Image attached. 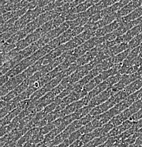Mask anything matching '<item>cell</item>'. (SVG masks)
<instances>
[{
  "label": "cell",
  "mask_w": 142,
  "mask_h": 147,
  "mask_svg": "<svg viewBox=\"0 0 142 147\" xmlns=\"http://www.w3.org/2000/svg\"><path fill=\"white\" fill-rule=\"evenodd\" d=\"M37 5H38L37 1H30V2H29L28 6H27V8L32 9L35 8V7H36V6Z\"/></svg>",
  "instance_id": "obj_5"
},
{
  "label": "cell",
  "mask_w": 142,
  "mask_h": 147,
  "mask_svg": "<svg viewBox=\"0 0 142 147\" xmlns=\"http://www.w3.org/2000/svg\"><path fill=\"white\" fill-rule=\"evenodd\" d=\"M61 81H62V79L57 76L56 79H54L53 80H52L51 82H48L47 84L44 85L42 88H40V89L38 90L37 91L35 92V93L32 95L31 97H30V100H38V99H39L40 97L42 98L47 92H49L52 88H55V87L57 86V84H59V82H61Z\"/></svg>",
  "instance_id": "obj_1"
},
{
  "label": "cell",
  "mask_w": 142,
  "mask_h": 147,
  "mask_svg": "<svg viewBox=\"0 0 142 147\" xmlns=\"http://www.w3.org/2000/svg\"><path fill=\"white\" fill-rule=\"evenodd\" d=\"M141 119H142V108L138 112H137L135 114L133 115L132 116H131L129 119L132 122H138Z\"/></svg>",
  "instance_id": "obj_3"
},
{
  "label": "cell",
  "mask_w": 142,
  "mask_h": 147,
  "mask_svg": "<svg viewBox=\"0 0 142 147\" xmlns=\"http://www.w3.org/2000/svg\"><path fill=\"white\" fill-rule=\"evenodd\" d=\"M120 22H121V19H120H120L117 18V20H115V21H114V22H112V24H109L108 26H105L103 28L98 29V30L96 32V37L100 38V37L106 35L107 33H111V32H112L114 30H115V29L117 30V29L120 26V25H121L120 24H122V23Z\"/></svg>",
  "instance_id": "obj_2"
},
{
  "label": "cell",
  "mask_w": 142,
  "mask_h": 147,
  "mask_svg": "<svg viewBox=\"0 0 142 147\" xmlns=\"http://www.w3.org/2000/svg\"><path fill=\"white\" fill-rule=\"evenodd\" d=\"M83 144H83V142L80 140V139H79V140L76 141L75 142H74L73 144H71L70 145L69 147H81V146H83Z\"/></svg>",
  "instance_id": "obj_4"
}]
</instances>
